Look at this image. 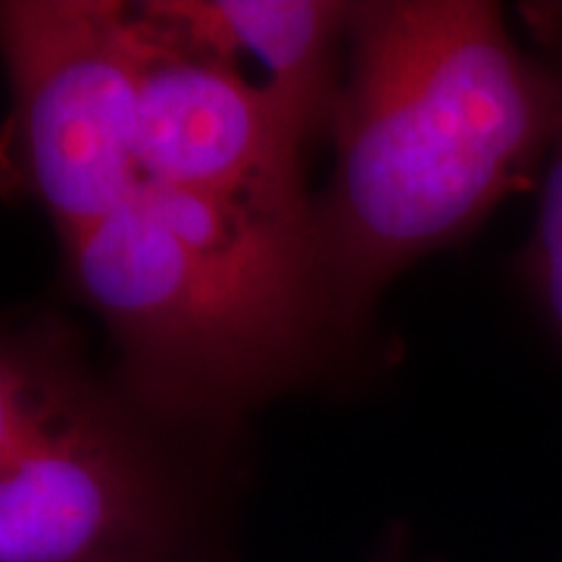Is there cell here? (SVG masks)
I'll use <instances>...</instances> for the list:
<instances>
[{
	"mask_svg": "<svg viewBox=\"0 0 562 562\" xmlns=\"http://www.w3.org/2000/svg\"><path fill=\"white\" fill-rule=\"evenodd\" d=\"M541 57L550 63L557 81V120L541 166L538 222L525 247L522 269L543 319L550 322L557 341L562 344V54L541 50Z\"/></svg>",
	"mask_w": 562,
	"mask_h": 562,
	"instance_id": "obj_7",
	"label": "cell"
},
{
	"mask_svg": "<svg viewBox=\"0 0 562 562\" xmlns=\"http://www.w3.org/2000/svg\"><path fill=\"white\" fill-rule=\"evenodd\" d=\"M166 32L241 72L306 147L331 135L357 3L144 0Z\"/></svg>",
	"mask_w": 562,
	"mask_h": 562,
	"instance_id": "obj_6",
	"label": "cell"
},
{
	"mask_svg": "<svg viewBox=\"0 0 562 562\" xmlns=\"http://www.w3.org/2000/svg\"><path fill=\"white\" fill-rule=\"evenodd\" d=\"M557 81L497 3H357L331 135L335 176L313 198V262L350 353L384 288L469 238L541 176Z\"/></svg>",
	"mask_w": 562,
	"mask_h": 562,
	"instance_id": "obj_1",
	"label": "cell"
},
{
	"mask_svg": "<svg viewBox=\"0 0 562 562\" xmlns=\"http://www.w3.org/2000/svg\"><path fill=\"white\" fill-rule=\"evenodd\" d=\"M310 228L140 181L120 210L60 241L63 276L147 409L235 438L244 416L347 353Z\"/></svg>",
	"mask_w": 562,
	"mask_h": 562,
	"instance_id": "obj_2",
	"label": "cell"
},
{
	"mask_svg": "<svg viewBox=\"0 0 562 562\" xmlns=\"http://www.w3.org/2000/svg\"><path fill=\"white\" fill-rule=\"evenodd\" d=\"M522 20L538 38L541 50L562 54V0L560 3H525Z\"/></svg>",
	"mask_w": 562,
	"mask_h": 562,
	"instance_id": "obj_8",
	"label": "cell"
},
{
	"mask_svg": "<svg viewBox=\"0 0 562 562\" xmlns=\"http://www.w3.org/2000/svg\"><path fill=\"white\" fill-rule=\"evenodd\" d=\"M382 562H413V560H406V553H403V547H397V553H394V557H391V560H387V557H384Z\"/></svg>",
	"mask_w": 562,
	"mask_h": 562,
	"instance_id": "obj_9",
	"label": "cell"
},
{
	"mask_svg": "<svg viewBox=\"0 0 562 562\" xmlns=\"http://www.w3.org/2000/svg\"><path fill=\"white\" fill-rule=\"evenodd\" d=\"M144 35L140 181L206 201L313 220L306 144L257 85L194 50L135 3Z\"/></svg>",
	"mask_w": 562,
	"mask_h": 562,
	"instance_id": "obj_5",
	"label": "cell"
},
{
	"mask_svg": "<svg viewBox=\"0 0 562 562\" xmlns=\"http://www.w3.org/2000/svg\"><path fill=\"white\" fill-rule=\"evenodd\" d=\"M0 66L10 85L0 188L38 203L66 241L140 184L135 3L0 0Z\"/></svg>",
	"mask_w": 562,
	"mask_h": 562,
	"instance_id": "obj_4",
	"label": "cell"
},
{
	"mask_svg": "<svg viewBox=\"0 0 562 562\" xmlns=\"http://www.w3.org/2000/svg\"><path fill=\"white\" fill-rule=\"evenodd\" d=\"M228 457L103 375L69 322L0 319V562H220Z\"/></svg>",
	"mask_w": 562,
	"mask_h": 562,
	"instance_id": "obj_3",
	"label": "cell"
}]
</instances>
